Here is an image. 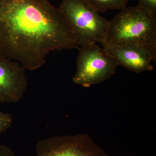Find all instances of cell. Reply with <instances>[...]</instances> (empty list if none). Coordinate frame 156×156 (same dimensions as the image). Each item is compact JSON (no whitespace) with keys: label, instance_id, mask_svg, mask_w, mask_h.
Instances as JSON below:
<instances>
[{"label":"cell","instance_id":"obj_11","mask_svg":"<svg viewBox=\"0 0 156 156\" xmlns=\"http://www.w3.org/2000/svg\"><path fill=\"white\" fill-rule=\"evenodd\" d=\"M0 156H16L9 147L3 144H0Z\"/></svg>","mask_w":156,"mask_h":156},{"label":"cell","instance_id":"obj_2","mask_svg":"<svg viewBox=\"0 0 156 156\" xmlns=\"http://www.w3.org/2000/svg\"><path fill=\"white\" fill-rule=\"evenodd\" d=\"M136 44L156 48V14L141 6L126 7L109 21L103 46Z\"/></svg>","mask_w":156,"mask_h":156},{"label":"cell","instance_id":"obj_8","mask_svg":"<svg viewBox=\"0 0 156 156\" xmlns=\"http://www.w3.org/2000/svg\"><path fill=\"white\" fill-rule=\"evenodd\" d=\"M99 13L109 10H122L127 7L129 0H86Z\"/></svg>","mask_w":156,"mask_h":156},{"label":"cell","instance_id":"obj_5","mask_svg":"<svg viewBox=\"0 0 156 156\" xmlns=\"http://www.w3.org/2000/svg\"><path fill=\"white\" fill-rule=\"evenodd\" d=\"M36 156H107L89 135L54 136L40 140Z\"/></svg>","mask_w":156,"mask_h":156},{"label":"cell","instance_id":"obj_1","mask_svg":"<svg viewBox=\"0 0 156 156\" xmlns=\"http://www.w3.org/2000/svg\"><path fill=\"white\" fill-rule=\"evenodd\" d=\"M60 9L49 0H0V52L34 70L55 50L79 49Z\"/></svg>","mask_w":156,"mask_h":156},{"label":"cell","instance_id":"obj_7","mask_svg":"<svg viewBox=\"0 0 156 156\" xmlns=\"http://www.w3.org/2000/svg\"><path fill=\"white\" fill-rule=\"evenodd\" d=\"M102 47L116 59L119 66L131 71L140 73L153 69L151 63L156 61V48L136 44Z\"/></svg>","mask_w":156,"mask_h":156},{"label":"cell","instance_id":"obj_6","mask_svg":"<svg viewBox=\"0 0 156 156\" xmlns=\"http://www.w3.org/2000/svg\"><path fill=\"white\" fill-rule=\"evenodd\" d=\"M25 70L0 52V103H17L23 98L28 81Z\"/></svg>","mask_w":156,"mask_h":156},{"label":"cell","instance_id":"obj_4","mask_svg":"<svg viewBox=\"0 0 156 156\" xmlns=\"http://www.w3.org/2000/svg\"><path fill=\"white\" fill-rule=\"evenodd\" d=\"M78 50L76 72L73 79L75 83L88 88L115 74L119 64L103 47L93 44L81 46Z\"/></svg>","mask_w":156,"mask_h":156},{"label":"cell","instance_id":"obj_9","mask_svg":"<svg viewBox=\"0 0 156 156\" xmlns=\"http://www.w3.org/2000/svg\"><path fill=\"white\" fill-rule=\"evenodd\" d=\"M12 122L13 119L10 114L0 111V134L7 131L11 127Z\"/></svg>","mask_w":156,"mask_h":156},{"label":"cell","instance_id":"obj_3","mask_svg":"<svg viewBox=\"0 0 156 156\" xmlns=\"http://www.w3.org/2000/svg\"><path fill=\"white\" fill-rule=\"evenodd\" d=\"M59 9L80 47L105 41L109 21L86 0H62Z\"/></svg>","mask_w":156,"mask_h":156},{"label":"cell","instance_id":"obj_10","mask_svg":"<svg viewBox=\"0 0 156 156\" xmlns=\"http://www.w3.org/2000/svg\"><path fill=\"white\" fill-rule=\"evenodd\" d=\"M138 5L156 14V0H138Z\"/></svg>","mask_w":156,"mask_h":156}]
</instances>
